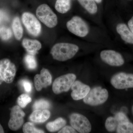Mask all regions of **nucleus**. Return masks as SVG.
<instances>
[{
    "mask_svg": "<svg viewBox=\"0 0 133 133\" xmlns=\"http://www.w3.org/2000/svg\"><path fill=\"white\" fill-rule=\"evenodd\" d=\"M79 48L76 44L69 43H61L53 46L51 53L54 59L64 62L71 59L78 52Z\"/></svg>",
    "mask_w": 133,
    "mask_h": 133,
    "instance_id": "1",
    "label": "nucleus"
},
{
    "mask_svg": "<svg viewBox=\"0 0 133 133\" xmlns=\"http://www.w3.org/2000/svg\"><path fill=\"white\" fill-rule=\"evenodd\" d=\"M109 96L108 91L101 87H97L90 90L88 94L83 99L86 104L96 106L105 103Z\"/></svg>",
    "mask_w": 133,
    "mask_h": 133,
    "instance_id": "2",
    "label": "nucleus"
},
{
    "mask_svg": "<svg viewBox=\"0 0 133 133\" xmlns=\"http://www.w3.org/2000/svg\"><path fill=\"white\" fill-rule=\"evenodd\" d=\"M36 15L39 20L49 28H54L57 24L56 15L46 4L40 5L36 10Z\"/></svg>",
    "mask_w": 133,
    "mask_h": 133,
    "instance_id": "3",
    "label": "nucleus"
},
{
    "mask_svg": "<svg viewBox=\"0 0 133 133\" xmlns=\"http://www.w3.org/2000/svg\"><path fill=\"white\" fill-rule=\"evenodd\" d=\"M66 26L70 32L79 37H85L89 33L88 24L83 19L78 16L73 17L67 22Z\"/></svg>",
    "mask_w": 133,
    "mask_h": 133,
    "instance_id": "4",
    "label": "nucleus"
},
{
    "mask_svg": "<svg viewBox=\"0 0 133 133\" xmlns=\"http://www.w3.org/2000/svg\"><path fill=\"white\" fill-rule=\"evenodd\" d=\"M75 74L69 73L58 77L54 81L52 90L55 94L67 92L69 90L73 83L76 80Z\"/></svg>",
    "mask_w": 133,
    "mask_h": 133,
    "instance_id": "5",
    "label": "nucleus"
},
{
    "mask_svg": "<svg viewBox=\"0 0 133 133\" xmlns=\"http://www.w3.org/2000/svg\"><path fill=\"white\" fill-rule=\"evenodd\" d=\"M15 65L9 59H3L0 61V85L3 81L8 84L12 83L16 74Z\"/></svg>",
    "mask_w": 133,
    "mask_h": 133,
    "instance_id": "6",
    "label": "nucleus"
},
{
    "mask_svg": "<svg viewBox=\"0 0 133 133\" xmlns=\"http://www.w3.org/2000/svg\"><path fill=\"white\" fill-rule=\"evenodd\" d=\"M71 127L79 133H88L91 131L90 122L86 117L83 115L73 113L70 117Z\"/></svg>",
    "mask_w": 133,
    "mask_h": 133,
    "instance_id": "7",
    "label": "nucleus"
},
{
    "mask_svg": "<svg viewBox=\"0 0 133 133\" xmlns=\"http://www.w3.org/2000/svg\"><path fill=\"white\" fill-rule=\"evenodd\" d=\"M111 83L115 88L118 90L133 88V74L117 73L112 77Z\"/></svg>",
    "mask_w": 133,
    "mask_h": 133,
    "instance_id": "8",
    "label": "nucleus"
},
{
    "mask_svg": "<svg viewBox=\"0 0 133 133\" xmlns=\"http://www.w3.org/2000/svg\"><path fill=\"white\" fill-rule=\"evenodd\" d=\"M22 21L30 34L35 36L40 35L41 24L34 15L29 12H24L22 15Z\"/></svg>",
    "mask_w": 133,
    "mask_h": 133,
    "instance_id": "9",
    "label": "nucleus"
},
{
    "mask_svg": "<svg viewBox=\"0 0 133 133\" xmlns=\"http://www.w3.org/2000/svg\"><path fill=\"white\" fill-rule=\"evenodd\" d=\"M100 56L103 62L111 66H122L125 63L121 54L113 50H102L101 52Z\"/></svg>",
    "mask_w": 133,
    "mask_h": 133,
    "instance_id": "10",
    "label": "nucleus"
},
{
    "mask_svg": "<svg viewBox=\"0 0 133 133\" xmlns=\"http://www.w3.org/2000/svg\"><path fill=\"white\" fill-rule=\"evenodd\" d=\"M25 113L19 106H14L11 109L10 119L8 123L9 128L12 131L19 129L24 122Z\"/></svg>",
    "mask_w": 133,
    "mask_h": 133,
    "instance_id": "11",
    "label": "nucleus"
},
{
    "mask_svg": "<svg viewBox=\"0 0 133 133\" xmlns=\"http://www.w3.org/2000/svg\"><path fill=\"white\" fill-rule=\"evenodd\" d=\"M72 98L75 100L83 99L91 90L89 86L79 81H74L71 87Z\"/></svg>",
    "mask_w": 133,
    "mask_h": 133,
    "instance_id": "12",
    "label": "nucleus"
},
{
    "mask_svg": "<svg viewBox=\"0 0 133 133\" xmlns=\"http://www.w3.org/2000/svg\"><path fill=\"white\" fill-rule=\"evenodd\" d=\"M52 82V77L47 69H43L41 74H36L34 77V83L36 89L40 91L43 88H46L50 85Z\"/></svg>",
    "mask_w": 133,
    "mask_h": 133,
    "instance_id": "13",
    "label": "nucleus"
},
{
    "mask_svg": "<svg viewBox=\"0 0 133 133\" xmlns=\"http://www.w3.org/2000/svg\"><path fill=\"white\" fill-rule=\"evenodd\" d=\"M117 33L126 43L133 44V34L126 24L120 23L116 27Z\"/></svg>",
    "mask_w": 133,
    "mask_h": 133,
    "instance_id": "14",
    "label": "nucleus"
},
{
    "mask_svg": "<svg viewBox=\"0 0 133 133\" xmlns=\"http://www.w3.org/2000/svg\"><path fill=\"white\" fill-rule=\"evenodd\" d=\"M22 45L29 54L33 56L35 55L37 53V51L39 50L42 48V45L39 41L27 38L23 39Z\"/></svg>",
    "mask_w": 133,
    "mask_h": 133,
    "instance_id": "15",
    "label": "nucleus"
},
{
    "mask_svg": "<svg viewBox=\"0 0 133 133\" xmlns=\"http://www.w3.org/2000/svg\"><path fill=\"white\" fill-rule=\"evenodd\" d=\"M50 116V112L48 109L35 110L30 116L31 121L36 123H41L45 122Z\"/></svg>",
    "mask_w": 133,
    "mask_h": 133,
    "instance_id": "16",
    "label": "nucleus"
},
{
    "mask_svg": "<svg viewBox=\"0 0 133 133\" xmlns=\"http://www.w3.org/2000/svg\"><path fill=\"white\" fill-rule=\"evenodd\" d=\"M66 124V121L64 119L59 118L54 121L49 122L46 125V128L50 132H56L63 128Z\"/></svg>",
    "mask_w": 133,
    "mask_h": 133,
    "instance_id": "17",
    "label": "nucleus"
},
{
    "mask_svg": "<svg viewBox=\"0 0 133 133\" xmlns=\"http://www.w3.org/2000/svg\"><path fill=\"white\" fill-rule=\"evenodd\" d=\"M80 5L90 14L94 15L98 11L97 6L94 0H78Z\"/></svg>",
    "mask_w": 133,
    "mask_h": 133,
    "instance_id": "18",
    "label": "nucleus"
},
{
    "mask_svg": "<svg viewBox=\"0 0 133 133\" xmlns=\"http://www.w3.org/2000/svg\"><path fill=\"white\" fill-rule=\"evenodd\" d=\"M55 8L58 12L61 14H65L71 8L70 0H57Z\"/></svg>",
    "mask_w": 133,
    "mask_h": 133,
    "instance_id": "19",
    "label": "nucleus"
},
{
    "mask_svg": "<svg viewBox=\"0 0 133 133\" xmlns=\"http://www.w3.org/2000/svg\"><path fill=\"white\" fill-rule=\"evenodd\" d=\"M12 27L15 38L18 40L21 39L23 35V29L18 17H15L13 20Z\"/></svg>",
    "mask_w": 133,
    "mask_h": 133,
    "instance_id": "20",
    "label": "nucleus"
},
{
    "mask_svg": "<svg viewBox=\"0 0 133 133\" xmlns=\"http://www.w3.org/2000/svg\"><path fill=\"white\" fill-rule=\"evenodd\" d=\"M116 130L118 133H132L133 124L129 121L120 123L117 126Z\"/></svg>",
    "mask_w": 133,
    "mask_h": 133,
    "instance_id": "21",
    "label": "nucleus"
},
{
    "mask_svg": "<svg viewBox=\"0 0 133 133\" xmlns=\"http://www.w3.org/2000/svg\"><path fill=\"white\" fill-rule=\"evenodd\" d=\"M118 125V121H117L115 117H108L106 120L105 122V127L107 130L109 132H114L117 128Z\"/></svg>",
    "mask_w": 133,
    "mask_h": 133,
    "instance_id": "22",
    "label": "nucleus"
},
{
    "mask_svg": "<svg viewBox=\"0 0 133 133\" xmlns=\"http://www.w3.org/2000/svg\"><path fill=\"white\" fill-rule=\"evenodd\" d=\"M24 61L26 66L30 70H34L37 66L35 58L33 55L27 54L24 58Z\"/></svg>",
    "mask_w": 133,
    "mask_h": 133,
    "instance_id": "23",
    "label": "nucleus"
},
{
    "mask_svg": "<svg viewBox=\"0 0 133 133\" xmlns=\"http://www.w3.org/2000/svg\"><path fill=\"white\" fill-rule=\"evenodd\" d=\"M23 131L24 133H43L44 131L36 128L34 124L31 122H28L24 124Z\"/></svg>",
    "mask_w": 133,
    "mask_h": 133,
    "instance_id": "24",
    "label": "nucleus"
},
{
    "mask_svg": "<svg viewBox=\"0 0 133 133\" xmlns=\"http://www.w3.org/2000/svg\"><path fill=\"white\" fill-rule=\"evenodd\" d=\"M12 31L8 27L6 26L0 27V38L3 41H7L12 37Z\"/></svg>",
    "mask_w": 133,
    "mask_h": 133,
    "instance_id": "25",
    "label": "nucleus"
},
{
    "mask_svg": "<svg viewBox=\"0 0 133 133\" xmlns=\"http://www.w3.org/2000/svg\"><path fill=\"white\" fill-rule=\"evenodd\" d=\"M50 104L48 101L45 99H40L35 102L33 106L34 110H44L49 109Z\"/></svg>",
    "mask_w": 133,
    "mask_h": 133,
    "instance_id": "26",
    "label": "nucleus"
},
{
    "mask_svg": "<svg viewBox=\"0 0 133 133\" xmlns=\"http://www.w3.org/2000/svg\"><path fill=\"white\" fill-rule=\"evenodd\" d=\"M31 101V98L26 94H22L17 99V103L19 107L22 108L26 107L27 105Z\"/></svg>",
    "mask_w": 133,
    "mask_h": 133,
    "instance_id": "27",
    "label": "nucleus"
},
{
    "mask_svg": "<svg viewBox=\"0 0 133 133\" xmlns=\"http://www.w3.org/2000/svg\"><path fill=\"white\" fill-rule=\"evenodd\" d=\"M114 117L118 121V124L125 122L129 121L128 119L125 115L121 112L117 113Z\"/></svg>",
    "mask_w": 133,
    "mask_h": 133,
    "instance_id": "28",
    "label": "nucleus"
},
{
    "mask_svg": "<svg viewBox=\"0 0 133 133\" xmlns=\"http://www.w3.org/2000/svg\"><path fill=\"white\" fill-rule=\"evenodd\" d=\"M22 84L26 92H30L32 90V85L30 81L26 79H23L22 81Z\"/></svg>",
    "mask_w": 133,
    "mask_h": 133,
    "instance_id": "29",
    "label": "nucleus"
},
{
    "mask_svg": "<svg viewBox=\"0 0 133 133\" xmlns=\"http://www.w3.org/2000/svg\"><path fill=\"white\" fill-rule=\"evenodd\" d=\"M58 133H76V131L72 127L67 126L63 127L58 132Z\"/></svg>",
    "mask_w": 133,
    "mask_h": 133,
    "instance_id": "30",
    "label": "nucleus"
},
{
    "mask_svg": "<svg viewBox=\"0 0 133 133\" xmlns=\"http://www.w3.org/2000/svg\"><path fill=\"white\" fill-rule=\"evenodd\" d=\"M128 25L129 28V29L133 34V16L129 21L128 23Z\"/></svg>",
    "mask_w": 133,
    "mask_h": 133,
    "instance_id": "31",
    "label": "nucleus"
},
{
    "mask_svg": "<svg viewBox=\"0 0 133 133\" xmlns=\"http://www.w3.org/2000/svg\"><path fill=\"white\" fill-rule=\"evenodd\" d=\"M3 18V14L2 11L0 10V23L2 21Z\"/></svg>",
    "mask_w": 133,
    "mask_h": 133,
    "instance_id": "32",
    "label": "nucleus"
},
{
    "mask_svg": "<svg viewBox=\"0 0 133 133\" xmlns=\"http://www.w3.org/2000/svg\"><path fill=\"white\" fill-rule=\"evenodd\" d=\"M4 133V129L2 127V126L0 124V133Z\"/></svg>",
    "mask_w": 133,
    "mask_h": 133,
    "instance_id": "33",
    "label": "nucleus"
},
{
    "mask_svg": "<svg viewBox=\"0 0 133 133\" xmlns=\"http://www.w3.org/2000/svg\"><path fill=\"white\" fill-rule=\"evenodd\" d=\"M95 2L99 3L102 2V0H94Z\"/></svg>",
    "mask_w": 133,
    "mask_h": 133,
    "instance_id": "34",
    "label": "nucleus"
},
{
    "mask_svg": "<svg viewBox=\"0 0 133 133\" xmlns=\"http://www.w3.org/2000/svg\"><path fill=\"white\" fill-rule=\"evenodd\" d=\"M132 112H133V107H132Z\"/></svg>",
    "mask_w": 133,
    "mask_h": 133,
    "instance_id": "35",
    "label": "nucleus"
},
{
    "mask_svg": "<svg viewBox=\"0 0 133 133\" xmlns=\"http://www.w3.org/2000/svg\"><path fill=\"white\" fill-rule=\"evenodd\" d=\"M130 1H131V0H130Z\"/></svg>",
    "mask_w": 133,
    "mask_h": 133,
    "instance_id": "36",
    "label": "nucleus"
}]
</instances>
